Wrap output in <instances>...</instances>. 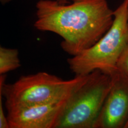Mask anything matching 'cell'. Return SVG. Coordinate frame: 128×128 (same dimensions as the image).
<instances>
[{
	"mask_svg": "<svg viewBox=\"0 0 128 128\" xmlns=\"http://www.w3.org/2000/svg\"></svg>",
	"mask_w": 128,
	"mask_h": 128,
	"instance_id": "13",
	"label": "cell"
},
{
	"mask_svg": "<svg viewBox=\"0 0 128 128\" xmlns=\"http://www.w3.org/2000/svg\"><path fill=\"white\" fill-rule=\"evenodd\" d=\"M128 0L114 11L113 23L93 46L68 60L76 76H86L96 70L108 75L116 71L117 63L128 44Z\"/></svg>",
	"mask_w": 128,
	"mask_h": 128,
	"instance_id": "2",
	"label": "cell"
},
{
	"mask_svg": "<svg viewBox=\"0 0 128 128\" xmlns=\"http://www.w3.org/2000/svg\"><path fill=\"white\" fill-rule=\"evenodd\" d=\"M66 100L7 108L9 128H54Z\"/></svg>",
	"mask_w": 128,
	"mask_h": 128,
	"instance_id": "6",
	"label": "cell"
},
{
	"mask_svg": "<svg viewBox=\"0 0 128 128\" xmlns=\"http://www.w3.org/2000/svg\"><path fill=\"white\" fill-rule=\"evenodd\" d=\"M34 27L56 33L63 39L60 46L72 56L94 45L110 28L114 19L106 0H39Z\"/></svg>",
	"mask_w": 128,
	"mask_h": 128,
	"instance_id": "1",
	"label": "cell"
},
{
	"mask_svg": "<svg viewBox=\"0 0 128 128\" xmlns=\"http://www.w3.org/2000/svg\"><path fill=\"white\" fill-rule=\"evenodd\" d=\"M110 76L111 87L94 128H124L128 121V76L118 70Z\"/></svg>",
	"mask_w": 128,
	"mask_h": 128,
	"instance_id": "5",
	"label": "cell"
},
{
	"mask_svg": "<svg viewBox=\"0 0 128 128\" xmlns=\"http://www.w3.org/2000/svg\"><path fill=\"white\" fill-rule=\"evenodd\" d=\"M21 66L17 49L6 48L0 44V75L17 70Z\"/></svg>",
	"mask_w": 128,
	"mask_h": 128,
	"instance_id": "7",
	"label": "cell"
},
{
	"mask_svg": "<svg viewBox=\"0 0 128 128\" xmlns=\"http://www.w3.org/2000/svg\"><path fill=\"white\" fill-rule=\"evenodd\" d=\"M112 84V76L96 70L67 100L54 128H94Z\"/></svg>",
	"mask_w": 128,
	"mask_h": 128,
	"instance_id": "4",
	"label": "cell"
},
{
	"mask_svg": "<svg viewBox=\"0 0 128 128\" xmlns=\"http://www.w3.org/2000/svg\"><path fill=\"white\" fill-rule=\"evenodd\" d=\"M89 74L69 80L44 72L21 76L14 83L4 85L6 109L66 100L87 81Z\"/></svg>",
	"mask_w": 128,
	"mask_h": 128,
	"instance_id": "3",
	"label": "cell"
},
{
	"mask_svg": "<svg viewBox=\"0 0 128 128\" xmlns=\"http://www.w3.org/2000/svg\"><path fill=\"white\" fill-rule=\"evenodd\" d=\"M117 70L123 72L128 76V44L118 60Z\"/></svg>",
	"mask_w": 128,
	"mask_h": 128,
	"instance_id": "9",
	"label": "cell"
},
{
	"mask_svg": "<svg viewBox=\"0 0 128 128\" xmlns=\"http://www.w3.org/2000/svg\"><path fill=\"white\" fill-rule=\"evenodd\" d=\"M124 128H128V121L127 124H126V125H125V126H124Z\"/></svg>",
	"mask_w": 128,
	"mask_h": 128,
	"instance_id": "12",
	"label": "cell"
},
{
	"mask_svg": "<svg viewBox=\"0 0 128 128\" xmlns=\"http://www.w3.org/2000/svg\"><path fill=\"white\" fill-rule=\"evenodd\" d=\"M12 1V0H0V2L2 4H5L11 2Z\"/></svg>",
	"mask_w": 128,
	"mask_h": 128,
	"instance_id": "10",
	"label": "cell"
},
{
	"mask_svg": "<svg viewBox=\"0 0 128 128\" xmlns=\"http://www.w3.org/2000/svg\"><path fill=\"white\" fill-rule=\"evenodd\" d=\"M58 1H60V2H62V3H65V2H67L66 0H58Z\"/></svg>",
	"mask_w": 128,
	"mask_h": 128,
	"instance_id": "11",
	"label": "cell"
},
{
	"mask_svg": "<svg viewBox=\"0 0 128 128\" xmlns=\"http://www.w3.org/2000/svg\"><path fill=\"white\" fill-rule=\"evenodd\" d=\"M6 74L0 75V128H9L7 116L4 114L2 106L3 88L6 84Z\"/></svg>",
	"mask_w": 128,
	"mask_h": 128,
	"instance_id": "8",
	"label": "cell"
}]
</instances>
